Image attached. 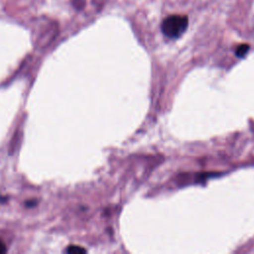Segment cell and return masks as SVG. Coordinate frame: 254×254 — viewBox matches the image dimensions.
I'll list each match as a JSON object with an SVG mask.
<instances>
[{"label":"cell","instance_id":"277c9868","mask_svg":"<svg viewBox=\"0 0 254 254\" xmlns=\"http://www.w3.org/2000/svg\"><path fill=\"white\" fill-rule=\"evenodd\" d=\"M5 252H6V246H5L4 242L0 239V254L5 253Z\"/></svg>","mask_w":254,"mask_h":254},{"label":"cell","instance_id":"3957f363","mask_svg":"<svg viewBox=\"0 0 254 254\" xmlns=\"http://www.w3.org/2000/svg\"><path fill=\"white\" fill-rule=\"evenodd\" d=\"M67 253H85L86 250L80 246H77V245H69L66 250H65Z\"/></svg>","mask_w":254,"mask_h":254},{"label":"cell","instance_id":"7a4b0ae2","mask_svg":"<svg viewBox=\"0 0 254 254\" xmlns=\"http://www.w3.org/2000/svg\"><path fill=\"white\" fill-rule=\"evenodd\" d=\"M248 51H249V45H247V44H242V45L238 46V48H237L236 51H235V54H236L237 57L241 58V57H244V56L247 54Z\"/></svg>","mask_w":254,"mask_h":254},{"label":"cell","instance_id":"6da1fadb","mask_svg":"<svg viewBox=\"0 0 254 254\" xmlns=\"http://www.w3.org/2000/svg\"><path fill=\"white\" fill-rule=\"evenodd\" d=\"M188 23V17L185 15H171L164 19L161 29L166 37L177 39L187 30Z\"/></svg>","mask_w":254,"mask_h":254}]
</instances>
